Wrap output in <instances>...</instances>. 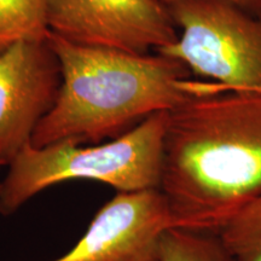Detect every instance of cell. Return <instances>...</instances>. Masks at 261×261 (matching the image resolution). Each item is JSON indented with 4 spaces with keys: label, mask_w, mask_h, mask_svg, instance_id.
<instances>
[{
    "label": "cell",
    "mask_w": 261,
    "mask_h": 261,
    "mask_svg": "<svg viewBox=\"0 0 261 261\" xmlns=\"http://www.w3.org/2000/svg\"><path fill=\"white\" fill-rule=\"evenodd\" d=\"M143 261H156V255L149 257V259H146V260H143Z\"/></svg>",
    "instance_id": "12"
},
{
    "label": "cell",
    "mask_w": 261,
    "mask_h": 261,
    "mask_svg": "<svg viewBox=\"0 0 261 261\" xmlns=\"http://www.w3.org/2000/svg\"><path fill=\"white\" fill-rule=\"evenodd\" d=\"M163 4H169V3L175 2V0H160ZM226 2L232 3V4L240 6V8L246 9L248 11L252 12H260L261 11V0H226Z\"/></svg>",
    "instance_id": "11"
},
{
    "label": "cell",
    "mask_w": 261,
    "mask_h": 261,
    "mask_svg": "<svg viewBox=\"0 0 261 261\" xmlns=\"http://www.w3.org/2000/svg\"><path fill=\"white\" fill-rule=\"evenodd\" d=\"M159 190L172 226L213 232L261 192V91L210 81L169 110Z\"/></svg>",
    "instance_id": "1"
},
{
    "label": "cell",
    "mask_w": 261,
    "mask_h": 261,
    "mask_svg": "<svg viewBox=\"0 0 261 261\" xmlns=\"http://www.w3.org/2000/svg\"><path fill=\"white\" fill-rule=\"evenodd\" d=\"M167 8L181 34L156 54L224 89L261 91V11L226 0H175Z\"/></svg>",
    "instance_id": "4"
},
{
    "label": "cell",
    "mask_w": 261,
    "mask_h": 261,
    "mask_svg": "<svg viewBox=\"0 0 261 261\" xmlns=\"http://www.w3.org/2000/svg\"><path fill=\"white\" fill-rule=\"evenodd\" d=\"M167 113L152 114L106 144L81 146L64 139L34 148L29 143L0 181V214H14L40 191L71 179L100 181L119 192L159 189Z\"/></svg>",
    "instance_id": "3"
},
{
    "label": "cell",
    "mask_w": 261,
    "mask_h": 261,
    "mask_svg": "<svg viewBox=\"0 0 261 261\" xmlns=\"http://www.w3.org/2000/svg\"><path fill=\"white\" fill-rule=\"evenodd\" d=\"M50 32L81 46L148 55L178 40L160 0H46Z\"/></svg>",
    "instance_id": "5"
},
{
    "label": "cell",
    "mask_w": 261,
    "mask_h": 261,
    "mask_svg": "<svg viewBox=\"0 0 261 261\" xmlns=\"http://www.w3.org/2000/svg\"><path fill=\"white\" fill-rule=\"evenodd\" d=\"M60 61L47 40L19 41L0 51V163L9 166L32 142L56 103Z\"/></svg>",
    "instance_id": "6"
},
{
    "label": "cell",
    "mask_w": 261,
    "mask_h": 261,
    "mask_svg": "<svg viewBox=\"0 0 261 261\" xmlns=\"http://www.w3.org/2000/svg\"><path fill=\"white\" fill-rule=\"evenodd\" d=\"M218 233L236 261H261V192L238 208Z\"/></svg>",
    "instance_id": "10"
},
{
    "label": "cell",
    "mask_w": 261,
    "mask_h": 261,
    "mask_svg": "<svg viewBox=\"0 0 261 261\" xmlns=\"http://www.w3.org/2000/svg\"><path fill=\"white\" fill-rule=\"evenodd\" d=\"M2 166H3V165H2V163H0V167H2Z\"/></svg>",
    "instance_id": "13"
},
{
    "label": "cell",
    "mask_w": 261,
    "mask_h": 261,
    "mask_svg": "<svg viewBox=\"0 0 261 261\" xmlns=\"http://www.w3.org/2000/svg\"><path fill=\"white\" fill-rule=\"evenodd\" d=\"M156 261H236L220 234L169 226L160 234Z\"/></svg>",
    "instance_id": "8"
},
{
    "label": "cell",
    "mask_w": 261,
    "mask_h": 261,
    "mask_svg": "<svg viewBox=\"0 0 261 261\" xmlns=\"http://www.w3.org/2000/svg\"><path fill=\"white\" fill-rule=\"evenodd\" d=\"M46 40L60 61L62 84L54 108L32 137L34 148L64 139L96 144L117 138L207 86L191 80L180 61L160 54L81 46L52 32Z\"/></svg>",
    "instance_id": "2"
},
{
    "label": "cell",
    "mask_w": 261,
    "mask_h": 261,
    "mask_svg": "<svg viewBox=\"0 0 261 261\" xmlns=\"http://www.w3.org/2000/svg\"><path fill=\"white\" fill-rule=\"evenodd\" d=\"M172 226L159 189L119 192L97 212L79 242L54 261H143L156 255L163 230Z\"/></svg>",
    "instance_id": "7"
},
{
    "label": "cell",
    "mask_w": 261,
    "mask_h": 261,
    "mask_svg": "<svg viewBox=\"0 0 261 261\" xmlns=\"http://www.w3.org/2000/svg\"><path fill=\"white\" fill-rule=\"evenodd\" d=\"M48 32L46 0H0V51L19 41H44Z\"/></svg>",
    "instance_id": "9"
}]
</instances>
